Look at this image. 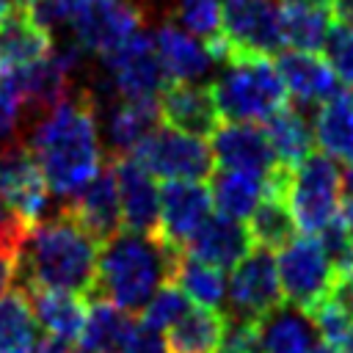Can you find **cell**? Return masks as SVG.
<instances>
[{
	"label": "cell",
	"mask_w": 353,
	"mask_h": 353,
	"mask_svg": "<svg viewBox=\"0 0 353 353\" xmlns=\"http://www.w3.org/2000/svg\"><path fill=\"white\" fill-rule=\"evenodd\" d=\"M99 243L66 212L36 221L17 254V290H63L88 298L97 279Z\"/></svg>",
	"instance_id": "obj_1"
},
{
	"label": "cell",
	"mask_w": 353,
	"mask_h": 353,
	"mask_svg": "<svg viewBox=\"0 0 353 353\" xmlns=\"http://www.w3.org/2000/svg\"><path fill=\"white\" fill-rule=\"evenodd\" d=\"M50 193L72 199L102 165L97 108L88 94H69L47 110L28 141Z\"/></svg>",
	"instance_id": "obj_2"
},
{
	"label": "cell",
	"mask_w": 353,
	"mask_h": 353,
	"mask_svg": "<svg viewBox=\"0 0 353 353\" xmlns=\"http://www.w3.org/2000/svg\"><path fill=\"white\" fill-rule=\"evenodd\" d=\"M176 256L179 248L168 245L160 234L116 232L99 245L97 279L85 303L110 301L132 314L141 312L149 298L171 281Z\"/></svg>",
	"instance_id": "obj_3"
},
{
	"label": "cell",
	"mask_w": 353,
	"mask_h": 353,
	"mask_svg": "<svg viewBox=\"0 0 353 353\" xmlns=\"http://www.w3.org/2000/svg\"><path fill=\"white\" fill-rule=\"evenodd\" d=\"M215 108L226 121L265 124L290 102L273 58H232L210 83Z\"/></svg>",
	"instance_id": "obj_4"
},
{
	"label": "cell",
	"mask_w": 353,
	"mask_h": 353,
	"mask_svg": "<svg viewBox=\"0 0 353 353\" xmlns=\"http://www.w3.org/2000/svg\"><path fill=\"white\" fill-rule=\"evenodd\" d=\"M215 63L232 58H276L284 50L279 0H226L221 6V36L207 41Z\"/></svg>",
	"instance_id": "obj_5"
},
{
	"label": "cell",
	"mask_w": 353,
	"mask_h": 353,
	"mask_svg": "<svg viewBox=\"0 0 353 353\" xmlns=\"http://www.w3.org/2000/svg\"><path fill=\"white\" fill-rule=\"evenodd\" d=\"M284 196L298 232L317 234L336 218L342 204V171L336 168V160L312 152L290 171Z\"/></svg>",
	"instance_id": "obj_6"
},
{
	"label": "cell",
	"mask_w": 353,
	"mask_h": 353,
	"mask_svg": "<svg viewBox=\"0 0 353 353\" xmlns=\"http://www.w3.org/2000/svg\"><path fill=\"white\" fill-rule=\"evenodd\" d=\"M276 273L284 303L303 314L328 295L336 276L323 243L303 232L279 248Z\"/></svg>",
	"instance_id": "obj_7"
},
{
	"label": "cell",
	"mask_w": 353,
	"mask_h": 353,
	"mask_svg": "<svg viewBox=\"0 0 353 353\" xmlns=\"http://www.w3.org/2000/svg\"><path fill=\"white\" fill-rule=\"evenodd\" d=\"M152 176L160 179H199L207 182L215 171L212 149L204 138L179 132L174 127H154L130 152Z\"/></svg>",
	"instance_id": "obj_8"
},
{
	"label": "cell",
	"mask_w": 353,
	"mask_h": 353,
	"mask_svg": "<svg viewBox=\"0 0 353 353\" xmlns=\"http://www.w3.org/2000/svg\"><path fill=\"white\" fill-rule=\"evenodd\" d=\"M226 298L232 306V317H248V320H262L284 303L276 273V256L270 248L254 245L232 268Z\"/></svg>",
	"instance_id": "obj_9"
},
{
	"label": "cell",
	"mask_w": 353,
	"mask_h": 353,
	"mask_svg": "<svg viewBox=\"0 0 353 353\" xmlns=\"http://www.w3.org/2000/svg\"><path fill=\"white\" fill-rule=\"evenodd\" d=\"M0 193L14 215L28 223L47 218L50 188L28 143L11 141L0 146Z\"/></svg>",
	"instance_id": "obj_10"
},
{
	"label": "cell",
	"mask_w": 353,
	"mask_h": 353,
	"mask_svg": "<svg viewBox=\"0 0 353 353\" xmlns=\"http://www.w3.org/2000/svg\"><path fill=\"white\" fill-rule=\"evenodd\" d=\"M102 58L121 99H160V91L168 85L154 50V39L146 30L132 33L124 44Z\"/></svg>",
	"instance_id": "obj_11"
},
{
	"label": "cell",
	"mask_w": 353,
	"mask_h": 353,
	"mask_svg": "<svg viewBox=\"0 0 353 353\" xmlns=\"http://www.w3.org/2000/svg\"><path fill=\"white\" fill-rule=\"evenodd\" d=\"M212 160L215 168L245 171L256 176H273L284 165L279 163L270 138L262 124L254 121H226L212 132Z\"/></svg>",
	"instance_id": "obj_12"
},
{
	"label": "cell",
	"mask_w": 353,
	"mask_h": 353,
	"mask_svg": "<svg viewBox=\"0 0 353 353\" xmlns=\"http://www.w3.org/2000/svg\"><path fill=\"white\" fill-rule=\"evenodd\" d=\"M69 28L83 50L108 55L141 30V11L130 0H83Z\"/></svg>",
	"instance_id": "obj_13"
},
{
	"label": "cell",
	"mask_w": 353,
	"mask_h": 353,
	"mask_svg": "<svg viewBox=\"0 0 353 353\" xmlns=\"http://www.w3.org/2000/svg\"><path fill=\"white\" fill-rule=\"evenodd\" d=\"M66 212L102 245L116 232H121V201H119V185L113 160L108 157L99 171L72 196L63 201Z\"/></svg>",
	"instance_id": "obj_14"
},
{
	"label": "cell",
	"mask_w": 353,
	"mask_h": 353,
	"mask_svg": "<svg viewBox=\"0 0 353 353\" xmlns=\"http://www.w3.org/2000/svg\"><path fill=\"white\" fill-rule=\"evenodd\" d=\"M210 210H212L210 185L199 179H165V185L160 188L157 234L168 245L182 251L190 234L210 218Z\"/></svg>",
	"instance_id": "obj_15"
},
{
	"label": "cell",
	"mask_w": 353,
	"mask_h": 353,
	"mask_svg": "<svg viewBox=\"0 0 353 353\" xmlns=\"http://www.w3.org/2000/svg\"><path fill=\"white\" fill-rule=\"evenodd\" d=\"M113 160L119 201H121V229L157 234L160 223V188L154 176L132 157V154H108Z\"/></svg>",
	"instance_id": "obj_16"
},
{
	"label": "cell",
	"mask_w": 353,
	"mask_h": 353,
	"mask_svg": "<svg viewBox=\"0 0 353 353\" xmlns=\"http://www.w3.org/2000/svg\"><path fill=\"white\" fill-rule=\"evenodd\" d=\"M160 121L188 135L212 138L221 127V113L215 108L210 85L201 83H168L157 99Z\"/></svg>",
	"instance_id": "obj_17"
},
{
	"label": "cell",
	"mask_w": 353,
	"mask_h": 353,
	"mask_svg": "<svg viewBox=\"0 0 353 353\" xmlns=\"http://www.w3.org/2000/svg\"><path fill=\"white\" fill-rule=\"evenodd\" d=\"M273 63H276V72H279L287 94L301 108L323 105L339 88H345L320 52H306V50L287 47L273 58Z\"/></svg>",
	"instance_id": "obj_18"
},
{
	"label": "cell",
	"mask_w": 353,
	"mask_h": 353,
	"mask_svg": "<svg viewBox=\"0 0 353 353\" xmlns=\"http://www.w3.org/2000/svg\"><path fill=\"white\" fill-rule=\"evenodd\" d=\"M254 248L251 232L245 221H234L226 215H210L185 243V254L207 262L221 270H232L248 251Z\"/></svg>",
	"instance_id": "obj_19"
},
{
	"label": "cell",
	"mask_w": 353,
	"mask_h": 353,
	"mask_svg": "<svg viewBox=\"0 0 353 353\" xmlns=\"http://www.w3.org/2000/svg\"><path fill=\"white\" fill-rule=\"evenodd\" d=\"M152 39L168 83H196L215 63L210 47L174 22L160 25Z\"/></svg>",
	"instance_id": "obj_20"
},
{
	"label": "cell",
	"mask_w": 353,
	"mask_h": 353,
	"mask_svg": "<svg viewBox=\"0 0 353 353\" xmlns=\"http://www.w3.org/2000/svg\"><path fill=\"white\" fill-rule=\"evenodd\" d=\"M138 320L132 312L110 303V301H91L85 325L74 342L77 353H121L135 331Z\"/></svg>",
	"instance_id": "obj_21"
},
{
	"label": "cell",
	"mask_w": 353,
	"mask_h": 353,
	"mask_svg": "<svg viewBox=\"0 0 353 353\" xmlns=\"http://www.w3.org/2000/svg\"><path fill=\"white\" fill-rule=\"evenodd\" d=\"M50 52V33L30 17L28 6H14L0 22V61L3 69L28 66Z\"/></svg>",
	"instance_id": "obj_22"
},
{
	"label": "cell",
	"mask_w": 353,
	"mask_h": 353,
	"mask_svg": "<svg viewBox=\"0 0 353 353\" xmlns=\"http://www.w3.org/2000/svg\"><path fill=\"white\" fill-rule=\"evenodd\" d=\"M314 143L331 160H353V88H339L314 110Z\"/></svg>",
	"instance_id": "obj_23"
},
{
	"label": "cell",
	"mask_w": 353,
	"mask_h": 353,
	"mask_svg": "<svg viewBox=\"0 0 353 353\" xmlns=\"http://www.w3.org/2000/svg\"><path fill=\"white\" fill-rule=\"evenodd\" d=\"M17 80V88L22 94L25 108H36V110H52L55 105H61L72 88H69V69L55 58V55H44L28 66L19 69H8Z\"/></svg>",
	"instance_id": "obj_24"
},
{
	"label": "cell",
	"mask_w": 353,
	"mask_h": 353,
	"mask_svg": "<svg viewBox=\"0 0 353 353\" xmlns=\"http://www.w3.org/2000/svg\"><path fill=\"white\" fill-rule=\"evenodd\" d=\"M25 295L41 331L77 342L88 314V303L83 295L63 292V290H30Z\"/></svg>",
	"instance_id": "obj_25"
},
{
	"label": "cell",
	"mask_w": 353,
	"mask_h": 353,
	"mask_svg": "<svg viewBox=\"0 0 353 353\" xmlns=\"http://www.w3.org/2000/svg\"><path fill=\"white\" fill-rule=\"evenodd\" d=\"M207 182H210V196L218 215H226L234 221H248L254 207L268 193V179L245 171L215 168Z\"/></svg>",
	"instance_id": "obj_26"
},
{
	"label": "cell",
	"mask_w": 353,
	"mask_h": 353,
	"mask_svg": "<svg viewBox=\"0 0 353 353\" xmlns=\"http://www.w3.org/2000/svg\"><path fill=\"white\" fill-rule=\"evenodd\" d=\"M262 127H265L270 146H273V152L284 168H295L301 160H306L312 154L314 130H312V121L306 119V113L301 110V105L287 102Z\"/></svg>",
	"instance_id": "obj_27"
},
{
	"label": "cell",
	"mask_w": 353,
	"mask_h": 353,
	"mask_svg": "<svg viewBox=\"0 0 353 353\" xmlns=\"http://www.w3.org/2000/svg\"><path fill=\"white\" fill-rule=\"evenodd\" d=\"M226 325V314L218 309L190 306L168 331L165 345L168 353H215L221 334Z\"/></svg>",
	"instance_id": "obj_28"
},
{
	"label": "cell",
	"mask_w": 353,
	"mask_h": 353,
	"mask_svg": "<svg viewBox=\"0 0 353 353\" xmlns=\"http://www.w3.org/2000/svg\"><path fill=\"white\" fill-rule=\"evenodd\" d=\"M160 121L157 99H121L108 116L110 154H130Z\"/></svg>",
	"instance_id": "obj_29"
},
{
	"label": "cell",
	"mask_w": 353,
	"mask_h": 353,
	"mask_svg": "<svg viewBox=\"0 0 353 353\" xmlns=\"http://www.w3.org/2000/svg\"><path fill=\"white\" fill-rule=\"evenodd\" d=\"M262 353H312L314 328L309 317L298 309H276L259 320Z\"/></svg>",
	"instance_id": "obj_30"
},
{
	"label": "cell",
	"mask_w": 353,
	"mask_h": 353,
	"mask_svg": "<svg viewBox=\"0 0 353 353\" xmlns=\"http://www.w3.org/2000/svg\"><path fill=\"white\" fill-rule=\"evenodd\" d=\"M171 281L196 303L204 309H218L226 301V279L221 268H212L207 262H199L193 256H188L185 251H179L176 262H174V273Z\"/></svg>",
	"instance_id": "obj_31"
},
{
	"label": "cell",
	"mask_w": 353,
	"mask_h": 353,
	"mask_svg": "<svg viewBox=\"0 0 353 353\" xmlns=\"http://www.w3.org/2000/svg\"><path fill=\"white\" fill-rule=\"evenodd\" d=\"M245 226L251 232L254 245H262V248H270V251H279L284 243H290L298 234V226L292 221L287 199L281 193H273V190H268L262 196V201L248 215Z\"/></svg>",
	"instance_id": "obj_32"
},
{
	"label": "cell",
	"mask_w": 353,
	"mask_h": 353,
	"mask_svg": "<svg viewBox=\"0 0 353 353\" xmlns=\"http://www.w3.org/2000/svg\"><path fill=\"white\" fill-rule=\"evenodd\" d=\"M41 328L33 317L28 295L11 290L0 295V353H30Z\"/></svg>",
	"instance_id": "obj_33"
},
{
	"label": "cell",
	"mask_w": 353,
	"mask_h": 353,
	"mask_svg": "<svg viewBox=\"0 0 353 353\" xmlns=\"http://www.w3.org/2000/svg\"><path fill=\"white\" fill-rule=\"evenodd\" d=\"M334 22V14L328 8H312V6H287L281 3V36L284 47L320 52L328 28Z\"/></svg>",
	"instance_id": "obj_34"
},
{
	"label": "cell",
	"mask_w": 353,
	"mask_h": 353,
	"mask_svg": "<svg viewBox=\"0 0 353 353\" xmlns=\"http://www.w3.org/2000/svg\"><path fill=\"white\" fill-rule=\"evenodd\" d=\"M193 306V301L174 284V281H168V284H163L152 298H149V303L141 309V325H146V328H152V331H160V334H165L188 309Z\"/></svg>",
	"instance_id": "obj_35"
},
{
	"label": "cell",
	"mask_w": 353,
	"mask_h": 353,
	"mask_svg": "<svg viewBox=\"0 0 353 353\" xmlns=\"http://www.w3.org/2000/svg\"><path fill=\"white\" fill-rule=\"evenodd\" d=\"M174 17L179 28H185L204 44L221 36V0H176Z\"/></svg>",
	"instance_id": "obj_36"
},
{
	"label": "cell",
	"mask_w": 353,
	"mask_h": 353,
	"mask_svg": "<svg viewBox=\"0 0 353 353\" xmlns=\"http://www.w3.org/2000/svg\"><path fill=\"white\" fill-rule=\"evenodd\" d=\"M320 52L336 74V80L345 88H353V28L345 22H331Z\"/></svg>",
	"instance_id": "obj_37"
},
{
	"label": "cell",
	"mask_w": 353,
	"mask_h": 353,
	"mask_svg": "<svg viewBox=\"0 0 353 353\" xmlns=\"http://www.w3.org/2000/svg\"><path fill=\"white\" fill-rule=\"evenodd\" d=\"M215 353H262V336H259V320L248 317H226L221 342Z\"/></svg>",
	"instance_id": "obj_38"
},
{
	"label": "cell",
	"mask_w": 353,
	"mask_h": 353,
	"mask_svg": "<svg viewBox=\"0 0 353 353\" xmlns=\"http://www.w3.org/2000/svg\"><path fill=\"white\" fill-rule=\"evenodd\" d=\"M80 6H83V0H30L28 11L47 33H52L63 25H72Z\"/></svg>",
	"instance_id": "obj_39"
},
{
	"label": "cell",
	"mask_w": 353,
	"mask_h": 353,
	"mask_svg": "<svg viewBox=\"0 0 353 353\" xmlns=\"http://www.w3.org/2000/svg\"><path fill=\"white\" fill-rule=\"evenodd\" d=\"M22 108H25V102L17 88V80L8 69H3L0 72V138H8L17 132Z\"/></svg>",
	"instance_id": "obj_40"
},
{
	"label": "cell",
	"mask_w": 353,
	"mask_h": 353,
	"mask_svg": "<svg viewBox=\"0 0 353 353\" xmlns=\"http://www.w3.org/2000/svg\"><path fill=\"white\" fill-rule=\"evenodd\" d=\"M121 353H168V345H165V336L160 331H152V328L138 323Z\"/></svg>",
	"instance_id": "obj_41"
},
{
	"label": "cell",
	"mask_w": 353,
	"mask_h": 353,
	"mask_svg": "<svg viewBox=\"0 0 353 353\" xmlns=\"http://www.w3.org/2000/svg\"><path fill=\"white\" fill-rule=\"evenodd\" d=\"M325 298L353 323V273H336Z\"/></svg>",
	"instance_id": "obj_42"
},
{
	"label": "cell",
	"mask_w": 353,
	"mask_h": 353,
	"mask_svg": "<svg viewBox=\"0 0 353 353\" xmlns=\"http://www.w3.org/2000/svg\"><path fill=\"white\" fill-rule=\"evenodd\" d=\"M30 226H33V223L22 221L19 215H14V212L8 210V204H6V199H3V193H0V240H8V243L22 245V240H25V234H28Z\"/></svg>",
	"instance_id": "obj_43"
},
{
	"label": "cell",
	"mask_w": 353,
	"mask_h": 353,
	"mask_svg": "<svg viewBox=\"0 0 353 353\" xmlns=\"http://www.w3.org/2000/svg\"><path fill=\"white\" fill-rule=\"evenodd\" d=\"M17 254H19V245H17V243L0 240V295L8 292V287H11V281H14V273H17Z\"/></svg>",
	"instance_id": "obj_44"
},
{
	"label": "cell",
	"mask_w": 353,
	"mask_h": 353,
	"mask_svg": "<svg viewBox=\"0 0 353 353\" xmlns=\"http://www.w3.org/2000/svg\"><path fill=\"white\" fill-rule=\"evenodd\" d=\"M30 353H77L74 350V342L69 339H61V336H52V334H39V339L33 342Z\"/></svg>",
	"instance_id": "obj_45"
},
{
	"label": "cell",
	"mask_w": 353,
	"mask_h": 353,
	"mask_svg": "<svg viewBox=\"0 0 353 353\" xmlns=\"http://www.w3.org/2000/svg\"><path fill=\"white\" fill-rule=\"evenodd\" d=\"M331 14L336 17V22H345L353 28V0H334Z\"/></svg>",
	"instance_id": "obj_46"
},
{
	"label": "cell",
	"mask_w": 353,
	"mask_h": 353,
	"mask_svg": "<svg viewBox=\"0 0 353 353\" xmlns=\"http://www.w3.org/2000/svg\"><path fill=\"white\" fill-rule=\"evenodd\" d=\"M336 218H339V223L345 226V232H347V234H350V240H353V199H347V196H345V201L339 204Z\"/></svg>",
	"instance_id": "obj_47"
},
{
	"label": "cell",
	"mask_w": 353,
	"mask_h": 353,
	"mask_svg": "<svg viewBox=\"0 0 353 353\" xmlns=\"http://www.w3.org/2000/svg\"><path fill=\"white\" fill-rule=\"evenodd\" d=\"M342 196L353 199V160L347 163V168H345V174H342Z\"/></svg>",
	"instance_id": "obj_48"
},
{
	"label": "cell",
	"mask_w": 353,
	"mask_h": 353,
	"mask_svg": "<svg viewBox=\"0 0 353 353\" xmlns=\"http://www.w3.org/2000/svg\"><path fill=\"white\" fill-rule=\"evenodd\" d=\"M281 3H287V6H312V8H328V11H331V6H334V0H281Z\"/></svg>",
	"instance_id": "obj_49"
},
{
	"label": "cell",
	"mask_w": 353,
	"mask_h": 353,
	"mask_svg": "<svg viewBox=\"0 0 353 353\" xmlns=\"http://www.w3.org/2000/svg\"><path fill=\"white\" fill-rule=\"evenodd\" d=\"M312 353H345V350H342L339 345H334V342H325V339H320V342H314Z\"/></svg>",
	"instance_id": "obj_50"
},
{
	"label": "cell",
	"mask_w": 353,
	"mask_h": 353,
	"mask_svg": "<svg viewBox=\"0 0 353 353\" xmlns=\"http://www.w3.org/2000/svg\"><path fill=\"white\" fill-rule=\"evenodd\" d=\"M339 347H342L345 353H353V325H350V328H347V334L339 339Z\"/></svg>",
	"instance_id": "obj_51"
},
{
	"label": "cell",
	"mask_w": 353,
	"mask_h": 353,
	"mask_svg": "<svg viewBox=\"0 0 353 353\" xmlns=\"http://www.w3.org/2000/svg\"><path fill=\"white\" fill-rule=\"evenodd\" d=\"M11 11V0H0V22L6 19V14Z\"/></svg>",
	"instance_id": "obj_52"
},
{
	"label": "cell",
	"mask_w": 353,
	"mask_h": 353,
	"mask_svg": "<svg viewBox=\"0 0 353 353\" xmlns=\"http://www.w3.org/2000/svg\"><path fill=\"white\" fill-rule=\"evenodd\" d=\"M11 3H14V6H28L30 0H11Z\"/></svg>",
	"instance_id": "obj_53"
},
{
	"label": "cell",
	"mask_w": 353,
	"mask_h": 353,
	"mask_svg": "<svg viewBox=\"0 0 353 353\" xmlns=\"http://www.w3.org/2000/svg\"><path fill=\"white\" fill-rule=\"evenodd\" d=\"M0 72H3V61H0Z\"/></svg>",
	"instance_id": "obj_54"
}]
</instances>
